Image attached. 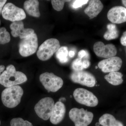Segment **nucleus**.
Wrapping results in <instances>:
<instances>
[{
	"mask_svg": "<svg viewBox=\"0 0 126 126\" xmlns=\"http://www.w3.org/2000/svg\"><path fill=\"white\" fill-rule=\"evenodd\" d=\"M27 80L26 75L22 72L16 71L12 64L8 65L6 70L0 75V84L6 88L21 84Z\"/></svg>",
	"mask_w": 126,
	"mask_h": 126,
	"instance_id": "f257e3e1",
	"label": "nucleus"
},
{
	"mask_svg": "<svg viewBox=\"0 0 126 126\" xmlns=\"http://www.w3.org/2000/svg\"><path fill=\"white\" fill-rule=\"evenodd\" d=\"M23 93L20 86L16 85L7 88L1 93L2 103L8 108H14L20 103Z\"/></svg>",
	"mask_w": 126,
	"mask_h": 126,
	"instance_id": "f03ea898",
	"label": "nucleus"
},
{
	"mask_svg": "<svg viewBox=\"0 0 126 126\" xmlns=\"http://www.w3.org/2000/svg\"><path fill=\"white\" fill-rule=\"evenodd\" d=\"M59 41L57 39L50 38L46 40L40 46L37 56L42 61L49 59L60 48Z\"/></svg>",
	"mask_w": 126,
	"mask_h": 126,
	"instance_id": "7ed1b4c3",
	"label": "nucleus"
},
{
	"mask_svg": "<svg viewBox=\"0 0 126 126\" xmlns=\"http://www.w3.org/2000/svg\"><path fill=\"white\" fill-rule=\"evenodd\" d=\"M69 117L75 126H88L92 121L94 115L83 108H73L69 111Z\"/></svg>",
	"mask_w": 126,
	"mask_h": 126,
	"instance_id": "20e7f679",
	"label": "nucleus"
},
{
	"mask_svg": "<svg viewBox=\"0 0 126 126\" xmlns=\"http://www.w3.org/2000/svg\"><path fill=\"white\" fill-rule=\"evenodd\" d=\"M39 79L43 86L48 92H57L62 87L63 84L61 78L52 73H44L40 75Z\"/></svg>",
	"mask_w": 126,
	"mask_h": 126,
	"instance_id": "39448f33",
	"label": "nucleus"
},
{
	"mask_svg": "<svg viewBox=\"0 0 126 126\" xmlns=\"http://www.w3.org/2000/svg\"><path fill=\"white\" fill-rule=\"evenodd\" d=\"M38 46V37L34 33L21 40L19 45V52L23 57L30 56L36 52Z\"/></svg>",
	"mask_w": 126,
	"mask_h": 126,
	"instance_id": "423d86ee",
	"label": "nucleus"
},
{
	"mask_svg": "<svg viewBox=\"0 0 126 126\" xmlns=\"http://www.w3.org/2000/svg\"><path fill=\"white\" fill-rule=\"evenodd\" d=\"M55 105L52 98L46 97L40 100L34 107L35 112L43 120H48L51 116Z\"/></svg>",
	"mask_w": 126,
	"mask_h": 126,
	"instance_id": "0eeeda50",
	"label": "nucleus"
},
{
	"mask_svg": "<svg viewBox=\"0 0 126 126\" xmlns=\"http://www.w3.org/2000/svg\"><path fill=\"white\" fill-rule=\"evenodd\" d=\"M73 96L79 103L90 107H95L98 105V99L92 93L82 88L74 90Z\"/></svg>",
	"mask_w": 126,
	"mask_h": 126,
	"instance_id": "6e6552de",
	"label": "nucleus"
},
{
	"mask_svg": "<svg viewBox=\"0 0 126 126\" xmlns=\"http://www.w3.org/2000/svg\"><path fill=\"white\" fill-rule=\"evenodd\" d=\"M1 14L5 19L13 22L22 20L26 17V15L23 9L10 2L5 5Z\"/></svg>",
	"mask_w": 126,
	"mask_h": 126,
	"instance_id": "1a4fd4ad",
	"label": "nucleus"
},
{
	"mask_svg": "<svg viewBox=\"0 0 126 126\" xmlns=\"http://www.w3.org/2000/svg\"><path fill=\"white\" fill-rule=\"evenodd\" d=\"M73 82L89 87H93L96 83L94 76L89 72L86 71H74L70 76Z\"/></svg>",
	"mask_w": 126,
	"mask_h": 126,
	"instance_id": "9d476101",
	"label": "nucleus"
},
{
	"mask_svg": "<svg viewBox=\"0 0 126 126\" xmlns=\"http://www.w3.org/2000/svg\"><path fill=\"white\" fill-rule=\"evenodd\" d=\"M94 51L97 56L105 58L114 57L117 53V50L112 44L105 45L101 41H98L94 45Z\"/></svg>",
	"mask_w": 126,
	"mask_h": 126,
	"instance_id": "9b49d317",
	"label": "nucleus"
},
{
	"mask_svg": "<svg viewBox=\"0 0 126 126\" xmlns=\"http://www.w3.org/2000/svg\"><path fill=\"white\" fill-rule=\"evenodd\" d=\"M122 63L121 58L114 56L102 60L98 63V65L104 73H110L120 70Z\"/></svg>",
	"mask_w": 126,
	"mask_h": 126,
	"instance_id": "f8f14e48",
	"label": "nucleus"
},
{
	"mask_svg": "<svg viewBox=\"0 0 126 126\" xmlns=\"http://www.w3.org/2000/svg\"><path fill=\"white\" fill-rule=\"evenodd\" d=\"M109 20L113 24H121L126 21V8L121 6H115L109 11Z\"/></svg>",
	"mask_w": 126,
	"mask_h": 126,
	"instance_id": "ddd939ff",
	"label": "nucleus"
},
{
	"mask_svg": "<svg viewBox=\"0 0 126 126\" xmlns=\"http://www.w3.org/2000/svg\"><path fill=\"white\" fill-rule=\"evenodd\" d=\"M10 28L12 36L14 37H19L21 39L26 38L34 33L32 29L24 28V23L21 21L13 22L11 24Z\"/></svg>",
	"mask_w": 126,
	"mask_h": 126,
	"instance_id": "4468645a",
	"label": "nucleus"
},
{
	"mask_svg": "<svg viewBox=\"0 0 126 126\" xmlns=\"http://www.w3.org/2000/svg\"><path fill=\"white\" fill-rule=\"evenodd\" d=\"M66 108L65 105L60 101L57 102L55 104L53 111L50 118V121L54 124L61 122L65 116Z\"/></svg>",
	"mask_w": 126,
	"mask_h": 126,
	"instance_id": "2eb2a0df",
	"label": "nucleus"
},
{
	"mask_svg": "<svg viewBox=\"0 0 126 126\" xmlns=\"http://www.w3.org/2000/svg\"><path fill=\"white\" fill-rule=\"evenodd\" d=\"M103 5L99 0H92L89 2L88 6L84 10V12L90 19L96 17L102 11Z\"/></svg>",
	"mask_w": 126,
	"mask_h": 126,
	"instance_id": "dca6fc26",
	"label": "nucleus"
},
{
	"mask_svg": "<svg viewBox=\"0 0 126 126\" xmlns=\"http://www.w3.org/2000/svg\"><path fill=\"white\" fill-rule=\"evenodd\" d=\"M39 6V2L37 0L26 1L24 3V7L27 14L32 16L38 18L40 16Z\"/></svg>",
	"mask_w": 126,
	"mask_h": 126,
	"instance_id": "f3484780",
	"label": "nucleus"
},
{
	"mask_svg": "<svg viewBox=\"0 0 126 126\" xmlns=\"http://www.w3.org/2000/svg\"><path fill=\"white\" fill-rule=\"evenodd\" d=\"M99 123L102 126H123L113 115L109 113L104 114L99 118Z\"/></svg>",
	"mask_w": 126,
	"mask_h": 126,
	"instance_id": "a211bd4d",
	"label": "nucleus"
},
{
	"mask_svg": "<svg viewBox=\"0 0 126 126\" xmlns=\"http://www.w3.org/2000/svg\"><path fill=\"white\" fill-rule=\"evenodd\" d=\"M123 75L120 72H111L105 75L104 78L109 83L113 86H118L121 84L123 82Z\"/></svg>",
	"mask_w": 126,
	"mask_h": 126,
	"instance_id": "6ab92c4d",
	"label": "nucleus"
},
{
	"mask_svg": "<svg viewBox=\"0 0 126 126\" xmlns=\"http://www.w3.org/2000/svg\"><path fill=\"white\" fill-rule=\"evenodd\" d=\"M108 31L104 35V38L106 40H109L116 39L119 36V32L116 25L109 24L107 25Z\"/></svg>",
	"mask_w": 126,
	"mask_h": 126,
	"instance_id": "aec40b11",
	"label": "nucleus"
},
{
	"mask_svg": "<svg viewBox=\"0 0 126 126\" xmlns=\"http://www.w3.org/2000/svg\"><path fill=\"white\" fill-rule=\"evenodd\" d=\"M68 54L67 47L63 46L60 47L56 52V58L61 63H67L68 61Z\"/></svg>",
	"mask_w": 126,
	"mask_h": 126,
	"instance_id": "412c9836",
	"label": "nucleus"
},
{
	"mask_svg": "<svg viewBox=\"0 0 126 126\" xmlns=\"http://www.w3.org/2000/svg\"><path fill=\"white\" fill-rule=\"evenodd\" d=\"M11 38L9 32L5 27L0 28V44L4 45L9 43Z\"/></svg>",
	"mask_w": 126,
	"mask_h": 126,
	"instance_id": "4be33fe9",
	"label": "nucleus"
},
{
	"mask_svg": "<svg viewBox=\"0 0 126 126\" xmlns=\"http://www.w3.org/2000/svg\"><path fill=\"white\" fill-rule=\"evenodd\" d=\"M10 126H33L30 122L25 121L21 118H16L11 121Z\"/></svg>",
	"mask_w": 126,
	"mask_h": 126,
	"instance_id": "5701e85b",
	"label": "nucleus"
},
{
	"mask_svg": "<svg viewBox=\"0 0 126 126\" xmlns=\"http://www.w3.org/2000/svg\"><path fill=\"white\" fill-rule=\"evenodd\" d=\"M71 0H52L51 2L53 8L58 11H61L63 10L65 2H70Z\"/></svg>",
	"mask_w": 126,
	"mask_h": 126,
	"instance_id": "b1692460",
	"label": "nucleus"
},
{
	"mask_svg": "<svg viewBox=\"0 0 126 126\" xmlns=\"http://www.w3.org/2000/svg\"><path fill=\"white\" fill-rule=\"evenodd\" d=\"M72 68L74 71H82L84 69L82 59L78 58L73 61L72 63Z\"/></svg>",
	"mask_w": 126,
	"mask_h": 126,
	"instance_id": "393cba45",
	"label": "nucleus"
},
{
	"mask_svg": "<svg viewBox=\"0 0 126 126\" xmlns=\"http://www.w3.org/2000/svg\"><path fill=\"white\" fill-rule=\"evenodd\" d=\"M89 0H76L73 1L72 4V6L74 9H77L79 7H81L82 6L87 4Z\"/></svg>",
	"mask_w": 126,
	"mask_h": 126,
	"instance_id": "a878e982",
	"label": "nucleus"
},
{
	"mask_svg": "<svg viewBox=\"0 0 126 126\" xmlns=\"http://www.w3.org/2000/svg\"><path fill=\"white\" fill-rule=\"evenodd\" d=\"M121 43L122 45L126 46V31L123 34L121 38Z\"/></svg>",
	"mask_w": 126,
	"mask_h": 126,
	"instance_id": "bb28decb",
	"label": "nucleus"
},
{
	"mask_svg": "<svg viewBox=\"0 0 126 126\" xmlns=\"http://www.w3.org/2000/svg\"><path fill=\"white\" fill-rule=\"evenodd\" d=\"M87 54V53L84 50H80L78 53L79 58L81 59H82L83 57L86 56Z\"/></svg>",
	"mask_w": 126,
	"mask_h": 126,
	"instance_id": "cd10ccee",
	"label": "nucleus"
},
{
	"mask_svg": "<svg viewBox=\"0 0 126 126\" xmlns=\"http://www.w3.org/2000/svg\"><path fill=\"white\" fill-rule=\"evenodd\" d=\"M7 0H0V15L2 13V9L4 6Z\"/></svg>",
	"mask_w": 126,
	"mask_h": 126,
	"instance_id": "c85d7f7f",
	"label": "nucleus"
},
{
	"mask_svg": "<svg viewBox=\"0 0 126 126\" xmlns=\"http://www.w3.org/2000/svg\"><path fill=\"white\" fill-rule=\"evenodd\" d=\"M90 65V63L87 60H85L83 61V65L84 68H87L89 67Z\"/></svg>",
	"mask_w": 126,
	"mask_h": 126,
	"instance_id": "c756f323",
	"label": "nucleus"
},
{
	"mask_svg": "<svg viewBox=\"0 0 126 126\" xmlns=\"http://www.w3.org/2000/svg\"><path fill=\"white\" fill-rule=\"evenodd\" d=\"M68 54L69 57L72 58L74 56L75 53L74 51H73V50H71L69 53Z\"/></svg>",
	"mask_w": 126,
	"mask_h": 126,
	"instance_id": "7c9ffc66",
	"label": "nucleus"
},
{
	"mask_svg": "<svg viewBox=\"0 0 126 126\" xmlns=\"http://www.w3.org/2000/svg\"><path fill=\"white\" fill-rule=\"evenodd\" d=\"M5 69V66L3 65H0V75L1 73L3 72Z\"/></svg>",
	"mask_w": 126,
	"mask_h": 126,
	"instance_id": "2f4dec72",
	"label": "nucleus"
},
{
	"mask_svg": "<svg viewBox=\"0 0 126 126\" xmlns=\"http://www.w3.org/2000/svg\"><path fill=\"white\" fill-rule=\"evenodd\" d=\"M122 2L124 5L126 7V0H122Z\"/></svg>",
	"mask_w": 126,
	"mask_h": 126,
	"instance_id": "473e14b6",
	"label": "nucleus"
},
{
	"mask_svg": "<svg viewBox=\"0 0 126 126\" xmlns=\"http://www.w3.org/2000/svg\"><path fill=\"white\" fill-rule=\"evenodd\" d=\"M0 124H1V122H0Z\"/></svg>",
	"mask_w": 126,
	"mask_h": 126,
	"instance_id": "72a5a7b5",
	"label": "nucleus"
},
{
	"mask_svg": "<svg viewBox=\"0 0 126 126\" xmlns=\"http://www.w3.org/2000/svg\"><path fill=\"white\" fill-rule=\"evenodd\" d=\"M97 68V67H96V68Z\"/></svg>",
	"mask_w": 126,
	"mask_h": 126,
	"instance_id": "f704fd0d",
	"label": "nucleus"
},
{
	"mask_svg": "<svg viewBox=\"0 0 126 126\" xmlns=\"http://www.w3.org/2000/svg\"></svg>",
	"mask_w": 126,
	"mask_h": 126,
	"instance_id": "c9c22d12",
	"label": "nucleus"
}]
</instances>
